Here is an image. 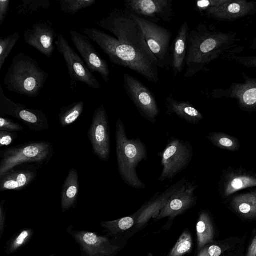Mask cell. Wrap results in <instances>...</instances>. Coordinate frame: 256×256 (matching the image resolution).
Segmentation results:
<instances>
[{
	"label": "cell",
	"mask_w": 256,
	"mask_h": 256,
	"mask_svg": "<svg viewBox=\"0 0 256 256\" xmlns=\"http://www.w3.org/2000/svg\"><path fill=\"white\" fill-rule=\"evenodd\" d=\"M242 76L244 82H232L226 89L214 90L212 96L235 99L243 110H256V78H250L244 72Z\"/></svg>",
	"instance_id": "cell-14"
},
{
	"label": "cell",
	"mask_w": 256,
	"mask_h": 256,
	"mask_svg": "<svg viewBox=\"0 0 256 256\" xmlns=\"http://www.w3.org/2000/svg\"><path fill=\"white\" fill-rule=\"evenodd\" d=\"M230 0H202L197 1L196 7L200 13H203L206 10L216 8L228 2Z\"/></svg>",
	"instance_id": "cell-34"
},
{
	"label": "cell",
	"mask_w": 256,
	"mask_h": 256,
	"mask_svg": "<svg viewBox=\"0 0 256 256\" xmlns=\"http://www.w3.org/2000/svg\"><path fill=\"white\" fill-rule=\"evenodd\" d=\"M28 236V232L26 230L23 231L13 243L12 248L15 249L22 245Z\"/></svg>",
	"instance_id": "cell-39"
},
{
	"label": "cell",
	"mask_w": 256,
	"mask_h": 256,
	"mask_svg": "<svg viewBox=\"0 0 256 256\" xmlns=\"http://www.w3.org/2000/svg\"><path fill=\"white\" fill-rule=\"evenodd\" d=\"M80 192L78 176L76 169L70 170L62 186V207L63 211L71 208L76 202Z\"/></svg>",
	"instance_id": "cell-23"
},
{
	"label": "cell",
	"mask_w": 256,
	"mask_h": 256,
	"mask_svg": "<svg viewBox=\"0 0 256 256\" xmlns=\"http://www.w3.org/2000/svg\"><path fill=\"white\" fill-rule=\"evenodd\" d=\"M88 136L94 154L102 160L108 161L110 152V127L106 110L102 104L94 112Z\"/></svg>",
	"instance_id": "cell-11"
},
{
	"label": "cell",
	"mask_w": 256,
	"mask_h": 256,
	"mask_svg": "<svg viewBox=\"0 0 256 256\" xmlns=\"http://www.w3.org/2000/svg\"><path fill=\"white\" fill-rule=\"evenodd\" d=\"M161 156L162 167L158 180H170L184 170L190 164L193 156L191 144L178 138H170Z\"/></svg>",
	"instance_id": "cell-7"
},
{
	"label": "cell",
	"mask_w": 256,
	"mask_h": 256,
	"mask_svg": "<svg viewBox=\"0 0 256 256\" xmlns=\"http://www.w3.org/2000/svg\"><path fill=\"white\" fill-rule=\"evenodd\" d=\"M48 77L35 59L20 52L13 58L3 82L10 92L35 98L40 94Z\"/></svg>",
	"instance_id": "cell-4"
},
{
	"label": "cell",
	"mask_w": 256,
	"mask_h": 256,
	"mask_svg": "<svg viewBox=\"0 0 256 256\" xmlns=\"http://www.w3.org/2000/svg\"><path fill=\"white\" fill-rule=\"evenodd\" d=\"M54 153L52 144L48 142H30L4 149L0 152V177L26 163L45 165Z\"/></svg>",
	"instance_id": "cell-5"
},
{
	"label": "cell",
	"mask_w": 256,
	"mask_h": 256,
	"mask_svg": "<svg viewBox=\"0 0 256 256\" xmlns=\"http://www.w3.org/2000/svg\"><path fill=\"white\" fill-rule=\"evenodd\" d=\"M232 206L243 216L247 218L256 216V192L235 196L232 200Z\"/></svg>",
	"instance_id": "cell-24"
},
{
	"label": "cell",
	"mask_w": 256,
	"mask_h": 256,
	"mask_svg": "<svg viewBox=\"0 0 256 256\" xmlns=\"http://www.w3.org/2000/svg\"><path fill=\"white\" fill-rule=\"evenodd\" d=\"M51 5L49 0H21L16 6L18 14L28 16L42 9H48Z\"/></svg>",
	"instance_id": "cell-28"
},
{
	"label": "cell",
	"mask_w": 256,
	"mask_h": 256,
	"mask_svg": "<svg viewBox=\"0 0 256 256\" xmlns=\"http://www.w3.org/2000/svg\"><path fill=\"white\" fill-rule=\"evenodd\" d=\"M20 38V36L18 32H15L5 38L0 37V70L2 69L6 59Z\"/></svg>",
	"instance_id": "cell-30"
},
{
	"label": "cell",
	"mask_w": 256,
	"mask_h": 256,
	"mask_svg": "<svg viewBox=\"0 0 256 256\" xmlns=\"http://www.w3.org/2000/svg\"><path fill=\"white\" fill-rule=\"evenodd\" d=\"M134 224V220L130 216L124 217L114 221L106 222L105 226L113 233L128 230Z\"/></svg>",
	"instance_id": "cell-33"
},
{
	"label": "cell",
	"mask_w": 256,
	"mask_h": 256,
	"mask_svg": "<svg viewBox=\"0 0 256 256\" xmlns=\"http://www.w3.org/2000/svg\"><path fill=\"white\" fill-rule=\"evenodd\" d=\"M84 101L74 102L62 107L58 114L59 122L62 127H66L76 121L84 109Z\"/></svg>",
	"instance_id": "cell-26"
},
{
	"label": "cell",
	"mask_w": 256,
	"mask_h": 256,
	"mask_svg": "<svg viewBox=\"0 0 256 256\" xmlns=\"http://www.w3.org/2000/svg\"><path fill=\"white\" fill-rule=\"evenodd\" d=\"M18 138L16 132L0 130V146H6L10 145Z\"/></svg>",
	"instance_id": "cell-36"
},
{
	"label": "cell",
	"mask_w": 256,
	"mask_h": 256,
	"mask_svg": "<svg viewBox=\"0 0 256 256\" xmlns=\"http://www.w3.org/2000/svg\"><path fill=\"white\" fill-rule=\"evenodd\" d=\"M56 49L64 58L70 78V89L73 91L77 82H82L94 89L102 88L100 82L88 69L84 61L60 34L55 42Z\"/></svg>",
	"instance_id": "cell-8"
},
{
	"label": "cell",
	"mask_w": 256,
	"mask_h": 256,
	"mask_svg": "<svg viewBox=\"0 0 256 256\" xmlns=\"http://www.w3.org/2000/svg\"><path fill=\"white\" fill-rule=\"evenodd\" d=\"M234 59L238 64L247 68H256V56H237Z\"/></svg>",
	"instance_id": "cell-37"
},
{
	"label": "cell",
	"mask_w": 256,
	"mask_h": 256,
	"mask_svg": "<svg viewBox=\"0 0 256 256\" xmlns=\"http://www.w3.org/2000/svg\"><path fill=\"white\" fill-rule=\"evenodd\" d=\"M166 114H175L190 124H198L204 118L202 114L188 102L179 101L170 94L166 100Z\"/></svg>",
	"instance_id": "cell-21"
},
{
	"label": "cell",
	"mask_w": 256,
	"mask_h": 256,
	"mask_svg": "<svg viewBox=\"0 0 256 256\" xmlns=\"http://www.w3.org/2000/svg\"><path fill=\"white\" fill-rule=\"evenodd\" d=\"M236 42L235 34L224 32L200 24L189 32L184 77L195 76L212 62L224 56L231 52Z\"/></svg>",
	"instance_id": "cell-2"
},
{
	"label": "cell",
	"mask_w": 256,
	"mask_h": 256,
	"mask_svg": "<svg viewBox=\"0 0 256 256\" xmlns=\"http://www.w3.org/2000/svg\"><path fill=\"white\" fill-rule=\"evenodd\" d=\"M252 48L256 50V36L254 38L253 41L251 44Z\"/></svg>",
	"instance_id": "cell-41"
},
{
	"label": "cell",
	"mask_w": 256,
	"mask_h": 256,
	"mask_svg": "<svg viewBox=\"0 0 256 256\" xmlns=\"http://www.w3.org/2000/svg\"><path fill=\"white\" fill-rule=\"evenodd\" d=\"M23 130L24 128L18 123L8 118L0 117V130L16 132Z\"/></svg>",
	"instance_id": "cell-35"
},
{
	"label": "cell",
	"mask_w": 256,
	"mask_h": 256,
	"mask_svg": "<svg viewBox=\"0 0 256 256\" xmlns=\"http://www.w3.org/2000/svg\"><path fill=\"white\" fill-rule=\"evenodd\" d=\"M57 36L49 22H36L24 33V42L48 58L52 56L55 50L54 41Z\"/></svg>",
	"instance_id": "cell-16"
},
{
	"label": "cell",
	"mask_w": 256,
	"mask_h": 256,
	"mask_svg": "<svg viewBox=\"0 0 256 256\" xmlns=\"http://www.w3.org/2000/svg\"><path fill=\"white\" fill-rule=\"evenodd\" d=\"M187 180L184 178L180 180L169 187L160 194H156L154 198L142 207L138 214L136 226L140 227L145 224L152 217H156L160 210L165 206L172 194Z\"/></svg>",
	"instance_id": "cell-19"
},
{
	"label": "cell",
	"mask_w": 256,
	"mask_h": 256,
	"mask_svg": "<svg viewBox=\"0 0 256 256\" xmlns=\"http://www.w3.org/2000/svg\"><path fill=\"white\" fill-rule=\"evenodd\" d=\"M73 44L92 72H98L104 82L110 80V71L106 60L103 59L92 44L90 39L74 30H70Z\"/></svg>",
	"instance_id": "cell-13"
},
{
	"label": "cell",
	"mask_w": 256,
	"mask_h": 256,
	"mask_svg": "<svg viewBox=\"0 0 256 256\" xmlns=\"http://www.w3.org/2000/svg\"><path fill=\"white\" fill-rule=\"evenodd\" d=\"M77 238L85 250L92 256H110L118 248L106 238L98 236L92 232H81Z\"/></svg>",
	"instance_id": "cell-22"
},
{
	"label": "cell",
	"mask_w": 256,
	"mask_h": 256,
	"mask_svg": "<svg viewBox=\"0 0 256 256\" xmlns=\"http://www.w3.org/2000/svg\"><path fill=\"white\" fill-rule=\"evenodd\" d=\"M124 87L141 116L152 124L157 122L160 110L154 96L150 89L136 78L124 74Z\"/></svg>",
	"instance_id": "cell-9"
},
{
	"label": "cell",
	"mask_w": 256,
	"mask_h": 256,
	"mask_svg": "<svg viewBox=\"0 0 256 256\" xmlns=\"http://www.w3.org/2000/svg\"><path fill=\"white\" fill-rule=\"evenodd\" d=\"M246 256H256V236L249 246Z\"/></svg>",
	"instance_id": "cell-40"
},
{
	"label": "cell",
	"mask_w": 256,
	"mask_h": 256,
	"mask_svg": "<svg viewBox=\"0 0 256 256\" xmlns=\"http://www.w3.org/2000/svg\"><path fill=\"white\" fill-rule=\"evenodd\" d=\"M0 115L14 117L32 130L38 132L49 128L48 119L43 112L30 108L9 99L5 96L2 84L0 85Z\"/></svg>",
	"instance_id": "cell-10"
},
{
	"label": "cell",
	"mask_w": 256,
	"mask_h": 256,
	"mask_svg": "<svg viewBox=\"0 0 256 256\" xmlns=\"http://www.w3.org/2000/svg\"><path fill=\"white\" fill-rule=\"evenodd\" d=\"M254 186H256V178L246 174L234 176L226 182L224 194L229 196L240 190Z\"/></svg>",
	"instance_id": "cell-27"
},
{
	"label": "cell",
	"mask_w": 256,
	"mask_h": 256,
	"mask_svg": "<svg viewBox=\"0 0 256 256\" xmlns=\"http://www.w3.org/2000/svg\"><path fill=\"white\" fill-rule=\"evenodd\" d=\"M196 233L198 249L213 242L214 228L208 214L205 212H202L200 215L196 224Z\"/></svg>",
	"instance_id": "cell-25"
},
{
	"label": "cell",
	"mask_w": 256,
	"mask_h": 256,
	"mask_svg": "<svg viewBox=\"0 0 256 256\" xmlns=\"http://www.w3.org/2000/svg\"><path fill=\"white\" fill-rule=\"evenodd\" d=\"M192 240L190 234L186 231L181 235L169 256H182L192 248Z\"/></svg>",
	"instance_id": "cell-31"
},
{
	"label": "cell",
	"mask_w": 256,
	"mask_h": 256,
	"mask_svg": "<svg viewBox=\"0 0 256 256\" xmlns=\"http://www.w3.org/2000/svg\"><path fill=\"white\" fill-rule=\"evenodd\" d=\"M208 138L212 144L222 148L233 150H236L238 147L236 140L226 135L211 132Z\"/></svg>",
	"instance_id": "cell-32"
},
{
	"label": "cell",
	"mask_w": 256,
	"mask_h": 256,
	"mask_svg": "<svg viewBox=\"0 0 256 256\" xmlns=\"http://www.w3.org/2000/svg\"><path fill=\"white\" fill-rule=\"evenodd\" d=\"M36 175L35 166L14 168L0 177V191L21 190L28 187Z\"/></svg>",
	"instance_id": "cell-18"
},
{
	"label": "cell",
	"mask_w": 256,
	"mask_h": 256,
	"mask_svg": "<svg viewBox=\"0 0 256 256\" xmlns=\"http://www.w3.org/2000/svg\"><path fill=\"white\" fill-rule=\"evenodd\" d=\"M209 18L218 21L231 22L256 14V2L230 0L223 5L203 12Z\"/></svg>",
	"instance_id": "cell-17"
},
{
	"label": "cell",
	"mask_w": 256,
	"mask_h": 256,
	"mask_svg": "<svg viewBox=\"0 0 256 256\" xmlns=\"http://www.w3.org/2000/svg\"><path fill=\"white\" fill-rule=\"evenodd\" d=\"M60 10L64 14L75 15L80 10L94 5L96 0H60Z\"/></svg>",
	"instance_id": "cell-29"
},
{
	"label": "cell",
	"mask_w": 256,
	"mask_h": 256,
	"mask_svg": "<svg viewBox=\"0 0 256 256\" xmlns=\"http://www.w3.org/2000/svg\"><path fill=\"white\" fill-rule=\"evenodd\" d=\"M115 136L116 158L119 174L125 184L136 189L146 188L138 177L136 168L148 158L147 148L139 138H129L120 118L116 124Z\"/></svg>",
	"instance_id": "cell-3"
},
{
	"label": "cell",
	"mask_w": 256,
	"mask_h": 256,
	"mask_svg": "<svg viewBox=\"0 0 256 256\" xmlns=\"http://www.w3.org/2000/svg\"><path fill=\"white\" fill-rule=\"evenodd\" d=\"M188 34V24L185 21L180 26L174 42L171 67L174 76L182 72L184 68L187 54Z\"/></svg>",
	"instance_id": "cell-20"
},
{
	"label": "cell",
	"mask_w": 256,
	"mask_h": 256,
	"mask_svg": "<svg viewBox=\"0 0 256 256\" xmlns=\"http://www.w3.org/2000/svg\"><path fill=\"white\" fill-rule=\"evenodd\" d=\"M198 187L194 182L187 180L170 196L165 206L156 217V220L166 216L174 218L190 208L196 200L194 192Z\"/></svg>",
	"instance_id": "cell-15"
},
{
	"label": "cell",
	"mask_w": 256,
	"mask_h": 256,
	"mask_svg": "<svg viewBox=\"0 0 256 256\" xmlns=\"http://www.w3.org/2000/svg\"><path fill=\"white\" fill-rule=\"evenodd\" d=\"M95 23L114 37L96 28L82 32L96 42L114 64L130 69L148 82L159 81L158 68L146 46L142 30L130 12L117 8Z\"/></svg>",
	"instance_id": "cell-1"
},
{
	"label": "cell",
	"mask_w": 256,
	"mask_h": 256,
	"mask_svg": "<svg viewBox=\"0 0 256 256\" xmlns=\"http://www.w3.org/2000/svg\"><path fill=\"white\" fill-rule=\"evenodd\" d=\"M124 5L130 13L154 23L170 22L174 15L172 0H126Z\"/></svg>",
	"instance_id": "cell-12"
},
{
	"label": "cell",
	"mask_w": 256,
	"mask_h": 256,
	"mask_svg": "<svg viewBox=\"0 0 256 256\" xmlns=\"http://www.w3.org/2000/svg\"><path fill=\"white\" fill-rule=\"evenodd\" d=\"M10 0H0V26L4 22L10 9Z\"/></svg>",
	"instance_id": "cell-38"
},
{
	"label": "cell",
	"mask_w": 256,
	"mask_h": 256,
	"mask_svg": "<svg viewBox=\"0 0 256 256\" xmlns=\"http://www.w3.org/2000/svg\"><path fill=\"white\" fill-rule=\"evenodd\" d=\"M130 14L140 28L146 46L158 68H169L172 61L170 47L171 32L156 23Z\"/></svg>",
	"instance_id": "cell-6"
}]
</instances>
